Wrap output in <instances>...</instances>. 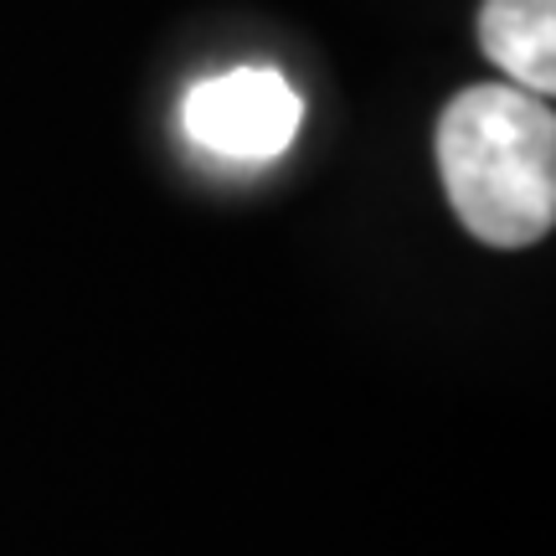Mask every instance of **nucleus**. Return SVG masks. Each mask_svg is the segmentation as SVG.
I'll return each mask as SVG.
<instances>
[{
  "mask_svg": "<svg viewBox=\"0 0 556 556\" xmlns=\"http://www.w3.org/2000/svg\"><path fill=\"white\" fill-rule=\"evenodd\" d=\"M438 170L458 222L490 248H531L556 222V119L505 83L464 88L438 119Z\"/></svg>",
  "mask_w": 556,
  "mask_h": 556,
  "instance_id": "obj_1",
  "label": "nucleus"
},
{
  "mask_svg": "<svg viewBox=\"0 0 556 556\" xmlns=\"http://www.w3.org/2000/svg\"><path fill=\"white\" fill-rule=\"evenodd\" d=\"M186 129L212 155L274 160L299 135V93L274 67H238L191 88Z\"/></svg>",
  "mask_w": 556,
  "mask_h": 556,
  "instance_id": "obj_2",
  "label": "nucleus"
},
{
  "mask_svg": "<svg viewBox=\"0 0 556 556\" xmlns=\"http://www.w3.org/2000/svg\"><path fill=\"white\" fill-rule=\"evenodd\" d=\"M479 47L505 67L526 93L556 88V0H484L479 11Z\"/></svg>",
  "mask_w": 556,
  "mask_h": 556,
  "instance_id": "obj_3",
  "label": "nucleus"
}]
</instances>
